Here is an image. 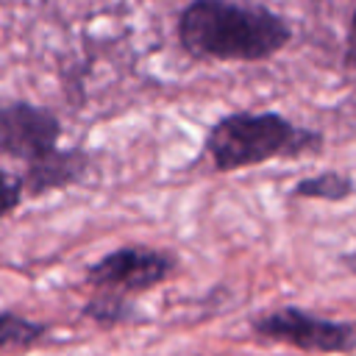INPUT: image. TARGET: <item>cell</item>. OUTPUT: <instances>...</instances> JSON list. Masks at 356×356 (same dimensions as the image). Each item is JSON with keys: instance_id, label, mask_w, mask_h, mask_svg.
I'll return each instance as SVG.
<instances>
[{"instance_id": "cell-1", "label": "cell", "mask_w": 356, "mask_h": 356, "mask_svg": "<svg viewBox=\"0 0 356 356\" xmlns=\"http://www.w3.org/2000/svg\"><path fill=\"white\" fill-rule=\"evenodd\" d=\"M292 28L264 6L192 0L178 14V42L203 61H264L281 53Z\"/></svg>"}, {"instance_id": "cell-2", "label": "cell", "mask_w": 356, "mask_h": 356, "mask_svg": "<svg viewBox=\"0 0 356 356\" xmlns=\"http://www.w3.org/2000/svg\"><path fill=\"white\" fill-rule=\"evenodd\" d=\"M323 147V134L300 128L275 111H234L206 134V153L220 172L256 167L273 159H300Z\"/></svg>"}, {"instance_id": "cell-3", "label": "cell", "mask_w": 356, "mask_h": 356, "mask_svg": "<svg viewBox=\"0 0 356 356\" xmlns=\"http://www.w3.org/2000/svg\"><path fill=\"white\" fill-rule=\"evenodd\" d=\"M250 331L259 339L281 342L303 353H353L356 320H331L300 306H278L259 312L250 320Z\"/></svg>"}, {"instance_id": "cell-4", "label": "cell", "mask_w": 356, "mask_h": 356, "mask_svg": "<svg viewBox=\"0 0 356 356\" xmlns=\"http://www.w3.org/2000/svg\"><path fill=\"white\" fill-rule=\"evenodd\" d=\"M175 270H178V261L172 253L145 248V245H125L97 259L86 270V284L97 292L128 298L164 284Z\"/></svg>"}, {"instance_id": "cell-5", "label": "cell", "mask_w": 356, "mask_h": 356, "mask_svg": "<svg viewBox=\"0 0 356 356\" xmlns=\"http://www.w3.org/2000/svg\"><path fill=\"white\" fill-rule=\"evenodd\" d=\"M61 134L58 117L31 103L0 106V153L31 161L56 147Z\"/></svg>"}, {"instance_id": "cell-6", "label": "cell", "mask_w": 356, "mask_h": 356, "mask_svg": "<svg viewBox=\"0 0 356 356\" xmlns=\"http://www.w3.org/2000/svg\"><path fill=\"white\" fill-rule=\"evenodd\" d=\"M86 167H89L86 153L53 147V150L28 161V170H25L19 184L31 195H44L50 189H61V186H70V184L81 181Z\"/></svg>"}, {"instance_id": "cell-7", "label": "cell", "mask_w": 356, "mask_h": 356, "mask_svg": "<svg viewBox=\"0 0 356 356\" xmlns=\"http://www.w3.org/2000/svg\"><path fill=\"white\" fill-rule=\"evenodd\" d=\"M50 334L47 323L28 320L14 312H0V353L6 350H31Z\"/></svg>"}, {"instance_id": "cell-8", "label": "cell", "mask_w": 356, "mask_h": 356, "mask_svg": "<svg viewBox=\"0 0 356 356\" xmlns=\"http://www.w3.org/2000/svg\"><path fill=\"white\" fill-rule=\"evenodd\" d=\"M353 192H356V184H353L345 172H334V170L317 172V175H312V178H300V181L292 186V197L331 200V203H339V200L350 197Z\"/></svg>"}, {"instance_id": "cell-9", "label": "cell", "mask_w": 356, "mask_h": 356, "mask_svg": "<svg viewBox=\"0 0 356 356\" xmlns=\"http://www.w3.org/2000/svg\"><path fill=\"white\" fill-rule=\"evenodd\" d=\"M83 317L95 320L97 325H122V323L139 320L136 306L128 298L111 295V292H95L83 306Z\"/></svg>"}, {"instance_id": "cell-10", "label": "cell", "mask_w": 356, "mask_h": 356, "mask_svg": "<svg viewBox=\"0 0 356 356\" xmlns=\"http://www.w3.org/2000/svg\"><path fill=\"white\" fill-rule=\"evenodd\" d=\"M19 197H22V184H19V178L11 175V172H6V170H0V220H3L8 211L17 209Z\"/></svg>"}, {"instance_id": "cell-11", "label": "cell", "mask_w": 356, "mask_h": 356, "mask_svg": "<svg viewBox=\"0 0 356 356\" xmlns=\"http://www.w3.org/2000/svg\"><path fill=\"white\" fill-rule=\"evenodd\" d=\"M342 64L348 70H356V11L348 22V36H345V53H342Z\"/></svg>"}, {"instance_id": "cell-12", "label": "cell", "mask_w": 356, "mask_h": 356, "mask_svg": "<svg viewBox=\"0 0 356 356\" xmlns=\"http://www.w3.org/2000/svg\"><path fill=\"white\" fill-rule=\"evenodd\" d=\"M339 261H342V267H345L348 273H353V275H356V250L342 253V256H339Z\"/></svg>"}]
</instances>
